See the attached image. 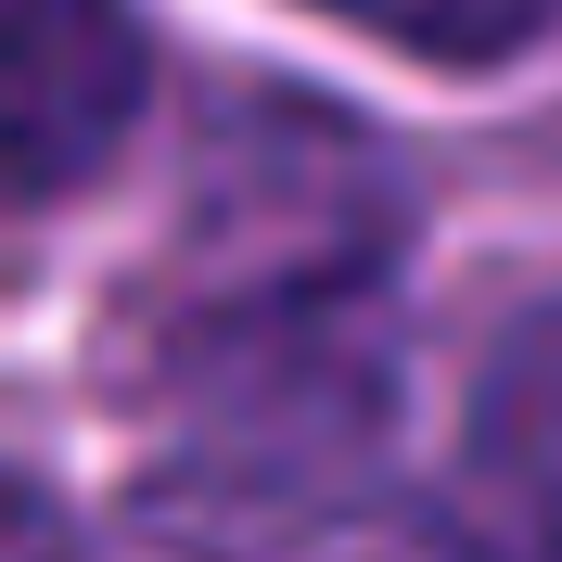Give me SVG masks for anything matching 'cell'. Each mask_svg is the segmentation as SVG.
<instances>
[{
    "label": "cell",
    "instance_id": "277c9868",
    "mask_svg": "<svg viewBox=\"0 0 562 562\" xmlns=\"http://www.w3.org/2000/svg\"><path fill=\"white\" fill-rule=\"evenodd\" d=\"M307 13H346V26L396 38L422 65H498V52H525L550 26V0H307Z\"/></svg>",
    "mask_w": 562,
    "mask_h": 562
},
{
    "label": "cell",
    "instance_id": "3957f363",
    "mask_svg": "<svg viewBox=\"0 0 562 562\" xmlns=\"http://www.w3.org/2000/svg\"><path fill=\"white\" fill-rule=\"evenodd\" d=\"M435 562H562V307L498 333L435 486Z\"/></svg>",
    "mask_w": 562,
    "mask_h": 562
},
{
    "label": "cell",
    "instance_id": "5b68a950",
    "mask_svg": "<svg viewBox=\"0 0 562 562\" xmlns=\"http://www.w3.org/2000/svg\"><path fill=\"white\" fill-rule=\"evenodd\" d=\"M0 562H77V537H65V512L26 486V473H0Z\"/></svg>",
    "mask_w": 562,
    "mask_h": 562
},
{
    "label": "cell",
    "instance_id": "6da1fadb",
    "mask_svg": "<svg viewBox=\"0 0 562 562\" xmlns=\"http://www.w3.org/2000/svg\"><path fill=\"white\" fill-rule=\"evenodd\" d=\"M396 244V192L371 128L319 103H231L192 167L179 217V333H244V319H333L371 294Z\"/></svg>",
    "mask_w": 562,
    "mask_h": 562
},
{
    "label": "cell",
    "instance_id": "7a4b0ae2",
    "mask_svg": "<svg viewBox=\"0 0 562 562\" xmlns=\"http://www.w3.org/2000/svg\"><path fill=\"white\" fill-rule=\"evenodd\" d=\"M140 115L128 0H0V205H52Z\"/></svg>",
    "mask_w": 562,
    "mask_h": 562
}]
</instances>
